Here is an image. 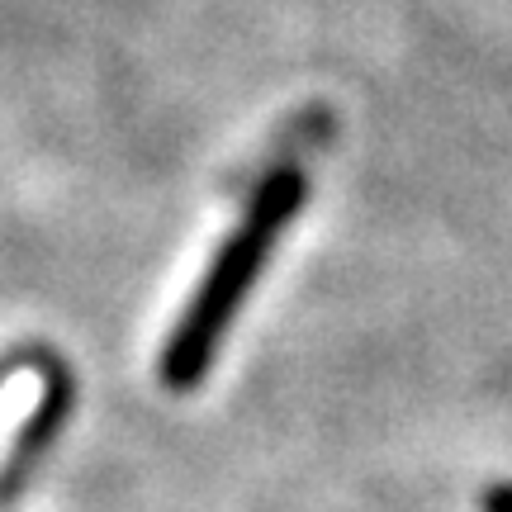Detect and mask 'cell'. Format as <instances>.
Returning a JSON list of instances; mask_svg holds the SVG:
<instances>
[{"label": "cell", "instance_id": "1", "mask_svg": "<svg viewBox=\"0 0 512 512\" xmlns=\"http://www.w3.org/2000/svg\"><path fill=\"white\" fill-rule=\"evenodd\" d=\"M304 195H309V181H304L299 166H275L271 176L261 181L247 219L228 233V242L214 256V266L204 271L200 290L190 294L176 332L166 337L162 361H157V380L166 389H195L209 375L223 337H228V328H233V318L242 309V299L252 294L256 275H261L266 256H271L275 238L304 209Z\"/></svg>", "mask_w": 512, "mask_h": 512}, {"label": "cell", "instance_id": "2", "mask_svg": "<svg viewBox=\"0 0 512 512\" xmlns=\"http://www.w3.org/2000/svg\"><path fill=\"white\" fill-rule=\"evenodd\" d=\"M34 366L43 370V403H38V413L29 418V427L19 432L10 460L0 465V498H15L19 489H24L29 470L48 456V446L57 441L62 422H67V413H72V375L62 370V361L48 356L43 347H34Z\"/></svg>", "mask_w": 512, "mask_h": 512}, {"label": "cell", "instance_id": "3", "mask_svg": "<svg viewBox=\"0 0 512 512\" xmlns=\"http://www.w3.org/2000/svg\"><path fill=\"white\" fill-rule=\"evenodd\" d=\"M484 512H512V484H494V489H484Z\"/></svg>", "mask_w": 512, "mask_h": 512}, {"label": "cell", "instance_id": "4", "mask_svg": "<svg viewBox=\"0 0 512 512\" xmlns=\"http://www.w3.org/2000/svg\"><path fill=\"white\" fill-rule=\"evenodd\" d=\"M29 361H34V351H5V356H0V384L10 380L15 366H29Z\"/></svg>", "mask_w": 512, "mask_h": 512}]
</instances>
